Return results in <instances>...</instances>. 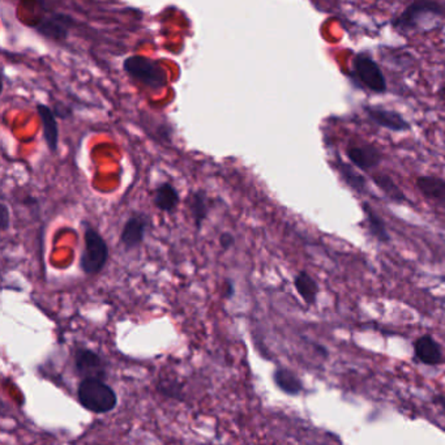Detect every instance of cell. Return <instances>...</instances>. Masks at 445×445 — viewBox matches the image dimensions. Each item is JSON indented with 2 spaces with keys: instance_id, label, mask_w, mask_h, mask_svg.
Wrapping results in <instances>:
<instances>
[{
  "instance_id": "obj_23",
  "label": "cell",
  "mask_w": 445,
  "mask_h": 445,
  "mask_svg": "<svg viewBox=\"0 0 445 445\" xmlns=\"http://www.w3.org/2000/svg\"><path fill=\"white\" fill-rule=\"evenodd\" d=\"M0 226L1 230L6 231L9 227V207L3 203L1 204V212H0Z\"/></svg>"
},
{
  "instance_id": "obj_2",
  "label": "cell",
  "mask_w": 445,
  "mask_h": 445,
  "mask_svg": "<svg viewBox=\"0 0 445 445\" xmlns=\"http://www.w3.org/2000/svg\"><path fill=\"white\" fill-rule=\"evenodd\" d=\"M80 405L95 414L112 412L118 405V396L115 390L104 379L85 377L77 388Z\"/></svg>"
},
{
  "instance_id": "obj_6",
  "label": "cell",
  "mask_w": 445,
  "mask_h": 445,
  "mask_svg": "<svg viewBox=\"0 0 445 445\" xmlns=\"http://www.w3.org/2000/svg\"><path fill=\"white\" fill-rule=\"evenodd\" d=\"M73 366H75V371L82 379L98 377L104 380L107 375L106 363L104 359L101 358V355L97 354L96 351L85 349V348H80L75 351Z\"/></svg>"
},
{
  "instance_id": "obj_21",
  "label": "cell",
  "mask_w": 445,
  "mask_h": 445,
  "mask_svg": "<svg viewBox=\"0 0 445 445\" xmlns=\"http://www.w3.org/2000/svg\"><path fill=\"white\" fill-rule=\"evenodd\" d=\"M182 384H179L175 380H165V382H161L159 384V392H161V395L167 396L168 398H174V400H182Z\"/></svg>"
},
{
  "instance_id": "obj_11",
  "label": "cell",
  "mask_w": 445,
  "mask_h": 445,
  "mask_svg": "<svg viewBox=\"0 0 445 445\" xmlns=\"http://www.w3.org/2000/svg\"><path fill=\"white\" fill-rule=\"evenodd\" d=\"M415 186L422 196L431 201L445 203V179L432 175L418 176Z\"/></svg>"
},
{
  "instance_id": "obj_8",
  "label": "cell",
  "mask_w": 445,
  "mask_h": 445,
  "mask_svg": "<svg viewBox=\"0 0 445 445\" xmlns=\"http://www.w3.org/2000/svg\"><path fill=\"white\" fill-rule=\"evenodd\" d=\"M367 117L377 126L393 132H404L410 129V123L395 110H388L380 106H365Z\"/></svg>"
},
{
  "instance_id": "obj_18",
  "label": "cell",
  "mask_w": 445,
  "mask_h": 445,
  "mask_svg": "<svg viewBox=\"0 0 445 445\" xmlns=\"http://www.w3.org/2000/svg\"><path fill=\"white\" fill-rule=\"evenodd\" d=\"M372 181H374V183L376 184V187H377L390 201H393V203H396V204H404V203L409 201L404 191L398 187V184L393 181V178L390 176V175L377 173V174L372 175Z\"/></svg>"
},
{
  "instance_id": "obj_12",
  "label": "cell",
  "mask_w": 445,
  "mask_h": 445,
  "mask_svg": "<svg viewBox=\"0 0 445 445\" xmlns=\"http://www.w3.org/2000/svg\"><path fill=\"white\" fill-rule=\"evenodd\" d=\"M273 382L279 390L289 396H298L304 390L301 377L286 367H279L274 370Z\"/></svg>"
},
{
  "instance_id": "obj_4",
  "label": "cell",
  "mask_w": 445,
  "mask_h": 445,
  "mask_svg": "<svg viewBox=\"0 0 445 445\" xmlns=\"http://www.w3.org/2000/svg\"><path fill=\"white\" fill-rule=\"evenodd\" d=\"M124 71L132 79L137 80L151 89H159L166 85V72L159 63L144 56H129L123 63Z\"/></svg>"
},
{
  "instance_id": "obj_16",
  "label": "cell",
  "mask_w": 445,
  "mask_h": 445,
  "mask_svg": "<svg viewBox=\"0 0 445 445\" xmlns=\"http://www.w3.org/2000/svg\"><path fill=\"white\" fill-rule=\"evenodd\" d=\"M179 192L176 191L173 184L162 183L154 192V205L161 212L173 213L179 205Z\"/></svg>"
},
{
  "instance_id": "obj_9",
  "label": "cell",
  "mask_w": 445,
  "mask_h": 445,
  "mask_svg": "<svg viewBox=\"0 0 445 445\" xmlns=\"http://www.w3.org/2000/svg\"><path fill=\"white\" fill-rule=\"evenodd\" d=\"M414 355L424 366H439L443 363V351L439 342L431 334H423L413 343Z\"/></svg>"
},
{
  "instance_id": "obj_20",
  "label": "cell",
  "mask_w": 445,
  "mask_h": 445,
  "mask_svg": "<svg viewBox=\"0 0 445 445\" xmlns=\"http://www.w3.org/2000/svg\"><path fill=\"white\" fill-rule=\"evenodd\" d=\"M40 32L53 38H64L67 36V28L64 24V16L53 17L41 25Z\"/></svg>"
},
{
  "instance_id": "obj_14",
  "label": "cell",
  "mask_w": 445,
  "mask_h": 445,
  "mask_svg": "<svg viewBox=\"0 0 445 445\" xmlns=\"http://www.w3.org/2000/svg\"><path fill=\"white\" fill-rule=\"evenodd\" d=\"M37 109H38L41 122H42V129H43L45 141L48 144L50 151H55L56 148H58V140H59L55 114L46 104H38Z\"/></svg>"
},
{
  "instance_id": "obj_19",
  "label": "cell",
  "mask_w": 445,
  "mask_h": 445,
  "mask_svg": "<svg viewBox=\"0 0 445 445\" xmlns=\"http://www.w3.org/2000/svg\"><path fill=\"white\" fill-rule=\"evenodd\" d=\"M337 167H338V171L341 174L342 179L354 191H357L358 193L366 192L367 181L363 175L359 174L354 167L349 163H345L341 159H337Z\"/></svg>"
},
{
  "instance_id": "obj_26",
  "label": "cell",
  "mask_w": 445,
  "mask_h": 445,
  "mask_svg": "<svg viewBox=\"0 0 445 445\" xmlns=\"http://www.w3.org/2000/svg\"><path fill=\"white\" fill-rule=\"evenodd\" d=\"M315 346V350L318 351V354H321L324 358H328V355H329V353H328V350L324 348V346H321V345H313Z\"/></svg>"
},
{
  "instance_id": "obj_13",
  "label": "cell",
  "mask_w": 445,
  "mask_h": 445,
  "mask_svg": "<svg viewBox=\"0 0 445 445\" xmlns=\"http://www.w3.org/2000/svg\"><path fill=\"white\" fill-rule=\"evenodd\" d=\"M362 210L366 217L367 227H368L370 234L380 243H390V231L387 229V225L384 222V220L376 213L374 208L371 207L366 201H363Z\"/></svg>"
},
{
  "instance_id": "obj_17",
  "label": "cell",
  "mask_w": 445,
  "mask_h": 445,
  "mask_svg": "<svg viewBox=\"0 0 445 445\" xmlns=\"http://www.w3.org/2000/svg\"><path fill=\"white\" fill-rule=\"evenodd\" d=\"M187 204H188L192 218L195 221V226L198 230H200L209 213V198L204 191L192 192L190 198L187 199Z\"/></svg>"
},
{
  "instance_id": "obj_3",
  "label": "cell",
  "mask_w": 445,
  "mask_h": 445,
  "mask_svg": "<svg viewBox=\"0 0 445 445\" xmlns=\"http://www.w3.org/2000/svg\"><path fill=\"white\" fill-rule=\"evenodd\" d=\"M109 260V247L101 234L85 223L84 250L80 257V268L87 276H95L104 271Z\"/></svg>"
},
{
  "instance_id": "obj_25",
  "label": "cell",
  "mask_w": 445,
  "mask_h": 445,
  "mask_svg": "<svg viewBox=\"0 0 445 445\" xmlns=\"http://www.w3.org/2000/svg\"><path fill=\"white\" fill-rule=\"evenodd\" d=\"M434 404L437 406H441L445 410V395H436L435 397L432 398Z\"/></svg>"
},
{
  "instance_id": "obj_27",
  "label": "cell",
  "mask_w": 445,
  "mask_h": 445,
  "mask_svg": "<svg viewBox=\"0 0 445 445\" xmlns=\"http://www.w3.org/2000/svg\"><path fill=\"white\" fill-rule=\"evenodd\" d=\"M439 96L441 97L443 100H445V84L443 87H440V90H439Z\"/></svg>"
},
{
  "instance_id": "obj_15",
  "label": "cell",
  "mask_w": 445,
  "mask_h": 445,
  "mask_svg": "<svg viewBox=\"0 0 445 445\" xmlns=\"http://www.w3.org/2000/svg\"><path fill=\"white\" fill-rule=\"evenodd\" d=\"M294 287L296 293L301 295L303 301L309 306H313L318 302V285L309 272L301 271L294 279Z\"/></svg>"
},
{
  "instance_id": "obj_24",
  "label": "cell",
  "mask_w": 445,
  "mask_h": 445,
  "mask_svg": "<svg viewBox=\"0 0 445 445\" xmlns=\"http://www.w3.org/2000/svg\"><path fill=\"white\" fill-rule=\"evenodd\" d=\"M235 295V286H234V282L232 279H226L225 281V287H223V296L226 299H232V296Z\"/></svg>"
},
{
  "instance_id": "obj_7",
  "label": "cell",
  "mask_w": 445,
  "mask_h": 445,
  "mask_svg": "<svg viewBox=\"0 0 445 445\" xmlns=\"http://www.w3.org/2000/svg\"><path fill=\"white\" fill-rule=\"evenodd\" d=\"M151 225L149 217L144 213H135L124 223L120 234V242L126 251H132L140 246L145 239V232Z\"/></svg>"
},
{
  "instance_id": "obj_1",
  "label": "cell",
  "mask_w": 445,
  "mask_h": 445,
  "mask_svg": "<svg viewBox=\"0 0 445 445\" xmlns=\"http://www.w3.org/2000/svg\"><path fill=\"white\" fill-rule=\"evenodd\" d=\"M441 18H445V4L437 0H414L390 24L397 32L409 33L432 29Z\"/></svg>"
},
{
  "instance_id": "obj_5",
  "label": "cell",
  "mask_w": 445,
  "mask_h": 445,
  "mask_svg": "<svg viewBox=\"0 0 445 445\" xmlns=\"http://www.w3.org/2000/svg\"><path fill=\"white\" fill-rule=\"evenodd\" d=\"M354 75L367 89L375 93H384L387 90V80L384 77L379 64L370 56L358 55L355 58Z\"/></svg>"
},
{
  "instance_id": "obj_22",
  "label": "cell",
  "mask_w": 445,
  "mask_h": 445,
  "mask_svg": "<svg viewBox=\"0 0 445 445\" xmlns=\"http://www.w3.org/2000/svg\"><path fill=\"white\" fill-rule=\"evenodd\" d=\"M235 245V237L230 232H222L220 235V246L222 247L223 251L230 250Z\"/></svg>"
},
{
  "instance_id": "obj_10",
  "label": "cell",
  "mask_w": 445,
  "mask_h": 445,
  "mask_svg": "<svg viewBox=\"0 0 445 445\" xmlns=\"http://www.w3.org/2000/svg\"><path fill=\"white\" fill-rule=\"evenodd\" d=\"M348 159L354 166L358 167L363 171H370L375 167L379 166L382 162V151L374 145L365 144L358 146H350L346 151Z\"/></svg>"
}]
</instances>
